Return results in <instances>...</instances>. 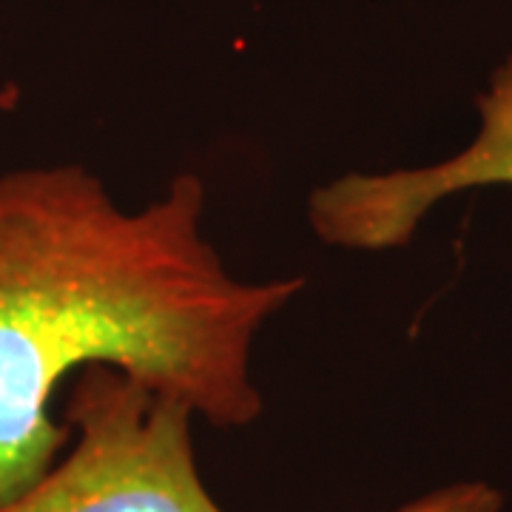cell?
I'll return each mask as SVG.
<instances>
[{
	"label": "cell",
	"instance_id": "1",
	"mask_svg": "<svg viewBox=\"0 0 512 512\" xmlns=\"http://www.w3.org/2000/svg\"><path fill=\"white\" fill-rule=\"evenodd\" d=\"M305 279H237L205 237V185L120 208L83 165L0 174V507L66 450L57 387L109 365L217 427L262 413L251 376L259 330Z\"/></svg>",
	"mask_w": 512,
	"mask_h": 512
},
{
	"label": "cell",
	"instance_id": "2",
	"mask_svg": "<svg viewBox=\"0 0 512 512\" xmlns=\"http://www.w3.org/2000/svg\"><path fill=\"white\" fill-rule=\"evenodd\" d=\"M194 410L109 365L77 373L66 456L0 512H225L191 439Z\"/></svg>",
	"mask_w": 512,
	"mask_h": 512
},
{
	"label": "cell",
	"instance_id": "3",
	"mask_svg": "<svg viewBox=\"0 0 512 512\" xmlns=\"http://www.w3.org/2000/svg\"><path fill=\"white\" fill-rule=\"evenodd\" d=\"M478 137L456 157L427 168L350 171L308 200L313 234L333 248L387 251L416 234L444 197L481 185H512V55L478 97Z\"/></svg>",
	"mask_w": 512,
	"mask_h": 512
},
{
	"label": "cell",
	"instance_id": "4",
	"mask_svg": "<svg viewBox=\"0 0 512 512\" xmlns=\"http://www.w3.org/2000/svg\"><path fill=\"white\" fill-rule=\"evenodd\" d=\"M504 495L484 481H464L441 487L436 493L416 498L393 512H501Z\"/></svg>",
	"mask_w": 512,
	"mask_h": 512
}]
</instances>
